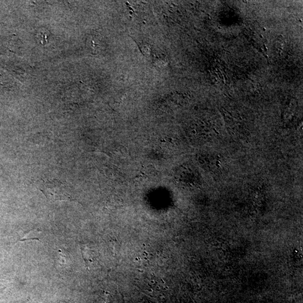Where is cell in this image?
<instances>
[{
    "label": "cell",
    "mask_w": 303,
    "mask_h": 303,
    "mask_svg": "<svg viewBox=\"0 0 303 303\" xmlns=\"http://www.w3.org/2000/svg\"><path fill=\"white\" fill-rule=\"evenodd\" d=\"M40 191L51 202L70 201V189L63 182L56 179H41L36 182Z\"/></svg>",
    "instance_id": "6da1fadb"
},
{
    "label": "cell",
    "mask_w": 303,
    "mask_h": 303,
    "mask_svg": "<svg viewBox=\"0 0 303 303\" xmlns=\"http://www.w3.org/2000/svg\"><path fill=\"white\" fill-rule=\"evenodd\" d=\"M38 233H39L38 231H36L35 230L34 231H31L26 233V234H25L23 238L20 239V241L24 242V241L31 239L38 240L39 238L37 236Z\"/></svg>",
    "instance_id": "7a4b0ae2"
},
{
    "label": "cell",
    "mask_w": 303,
    "mask_h": 303,
    "mask_svg": "<svg viewBox=\"0 0 303 303\" xmlns=\"http://www.w3.org/2000/svg\"><path fill=\"white\" fill-rule=\"evenodd\" d=\"M59 254H58V264H61V266H67L68 260V255H67L66 251L63 250H59Z\"/></svg>",
    "instance_id": "3957f363"
}]
</instances>
